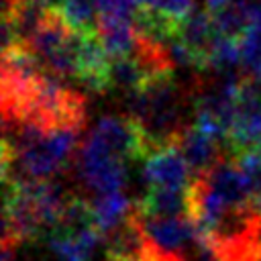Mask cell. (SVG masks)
<instances>
[{
    "instance_id": "obj_1",
    "label": "cell",
    "mask_w": 261,
    "mask_h": 261,
    "mask_svg": "<svg viewBox=\"0 0 261 261\" xmlns=\"http://www.w3.org/2000/svg\"><path fill=\"white\" fill-rule=\"evenodd\" d=\"M92 33V31H90ZM84 31L73 29L57 6L45 8L39 24L27 39L29 47L51 75L77 80Z\"/></svg>"
},
{
    "instance_id": "obj_2",
    "label": "cell",
    "mask_w": 261,
    "mask_h": 261,
    "mask_svg": "<svg viewBox=\"0 0 261 261\" xmlns=\"http://www.w3.org/2000/svg\"><path fill=\"white\" fill-rule=\"evenodd\" d=\"M77 173L88 190L96 194L122 192L126 181L124 161L112 155L96 137L88 135L80 149Z\"/></svg>"
},
{
    "instance_id": "obj_3",
    "label": "cell",
    "mask_w": 261,
    "mask_h": 261,
    "mask_svg": "<svg viewBox=\"0 0 261 261\" xmlns=\"http://www.w3.org/2000/svg\"><path fill=\"white\" fill-rule=\"evenodd\" d=\"M192 169L177 149V145H163L153 149L143 159V177L149 188H167L186 192L192 184Z\"/></svg>"
},
{
    "instance_id": "obj_4",
    "label": "cell",
    "mask_w": 261,
    "mask_h": 261,
    "mask_svg": "<svg viewBox=\"0 0 261 261\" xmlns=\"http://www.w3.org/2000/svg\"><path fill=\"white\" fill-rule=\"evenodd\" d=\"M177 149L181 151V155L186 157L190 169L194 171V175L204 173L206 169H210L214 163H218L224 155L220 153L222 143L218 139H214L212 135L200 130L196 124H188L177 141H175Z\"/></svg>"
},
{
    "instance_id": "obj_5",
    "label": "cell",
    "mask_w": 261,
    "mask_h": 261,
    "mask_svg": "<svg viewBox=\"0 0 261 261\" xmlns=\"http://www.w3.org/2000/svg\"><path fill=\"white\" fill-rule=\"evenodd\" d=\"M102 237L104 234L98 230V226L82 230L51 228L47 243L59 261H90Z\"/></svg>"
},
{
    "instance_id": "obj_6",
    "label": "cell",
    "mask_w": 261,
    "mask_h": 261,
    "mask_svg": "<svg viewBox=\"0 0 261 261\" xmlns=\"http://www.w3.org/2000/svg\"><path fill=\"white\" fill-rule=\"evenodd\" d=\"M177 39L190 47V51L198 57L200 61V71H204V59L208 49L212 47L214 39H216V29L212 22V16L208 10H196L192 12L177 31Z\"/></svg>"
},
{
    "instance_id": "obj_7",
    "label": "cell",
    "mask_w": 261,
    "mask_h": 261,
    "mask_svg": "<svg viewBox=\"0 0 261 261\" xmlns=\"http://www.w3.org/2000/svg\"><path fill=\"white\" fill-rule=\"evenodd\" d=\"M145 216H186L188 214V190L149 188L141 202L135 204Z\"/></svg>"
},
{
    "instance_id": "obj_8",
    "label": "cell",
    "mask_w": 261,
    "mask_h": 261,
    "mask_svg": "<svg viewBox=\"0 0 261 261\" xmlns=\"http://www.w3.org/2000/svg\"><path fill=\"white\" fill-rule=\"evenodd\" d=\"M92 206V214H94V222L98 226V230L106 237L112 228H116L133 210L128 198L124 196V192H108V194H96L90 200Z\"/></svg>"
},
{
    "instance_id": "obj_9",
    "label": "cell",
    "mask_w": 261,
    "mask_h": 261,
    "mask_svg": "<svg viewBox=\"0 0 261 261\" xmlns=\"http://www.w3.org/2000/svg\"><path fill=\"white\" fill-rule=\"evenodd\" d=\"M210 16H212L216 35L241 41V37L247 33V29L253 22V2L232 0L228 6H224L218 12H212Z\"/></svg>"
},
{
    "instance_id": "obj_10",
    "label": "cell",
    "mask_w": 261,
    "mask_h": 261,
    "mask_svg": "<svg viewBox=\"0 0 261 261\" xmlns=\"http://www.w3.org/2000/svg\"><path fill=\"white\" fill-rule=\"evenodd\" d=\"M241 65V43L239 39H228L216 35L212 47L206 53L204 59V71L214 73H232V69Z\"/></svg>"
},
{
    "instance_id": "obj_11",
    "label": "cell",
    "mask_w": 261,
    "mask_h": 261,
    "mask_svg": "<svg viewBox=\"0 0 261 261\" xmlns=\"http://www.w3.org/2000/svg\"><path fill=\"white\" fill-rule=\"evenodd\" d=\"M237 163L241 165V169L247 175L249 181V190H251V198L257 210H261V153L249 149V151H241L234 155Z\"/></svg>"
},
{
    "instance_id": "obj_12",
    "label": "cell",
    "mask_w": 261,
    "mask_h": 261,
    "mask_svg": "<svg viewBox=\"0 0 261 261\" xmlns=\"http://www.w3.org/2000/svg\"><path fill=\"white\" fill-rule=\"evenodd\" d=\"M232 0H206V10L212 14V12H218L222 10L224 6H228Z\"/></svg>"
},
{
    "instance_id": "obj_13",
    "label": "cell",
    "mask_w": 261,
    "mask_h": 261,
    "mask_svg": "<svg viewBox=\"0 0 261 261\" xmlns=\"http://www.w3.org/2000/svg\"><path fill=\"white\" fill-rule=\"evenodd\" d=\"M253 80H255V82H257V84H261V69H259V71H257V73H255V77H253Z\"/></svg>"
},
{
    "instance_id": "obj_14",
    "label": "cell",
    "mask_w": 261,
    "mask_h": 261,
    "mask_svg": "<svg viewBox=\"0 0 261 261\" xmlns=\"http://www.w3.org/2000/svg\"><path fill=\"white\" fill-rule=\"evenodd\" d=\"M94 2H98V0H94Z\"/></svg>"
}]
</instances>
